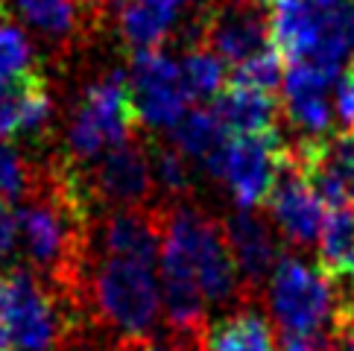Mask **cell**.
Segmentation results:
<instances>
[{"label":"cell","mask_w":354,"mask_h":351,"mask_svg":"<svg viewBox=\"0 0 354 351\" xmlns=\"http://www.w3.org/2000/svg\"><path fill=\"white\" fill-rule=\"evenodd\" d=\"M6 316L12 351H59L65 345L68 322L53 293L30 269H12L6 275Z\"/></svg>","instance_id":"52a82bcc"},{"label":"cell","mask_w":354,"mask_h":351,"mask_svg":"<svg viewBox=\"0 0 354 351\" xmlns=\"http://www.w3.org/2000/svg\"><path fill=\"white\" fill-rule=\"evenodd\" d=\"M100 255L153 263L161 255V208L111 211L100 222Z\"/></svg>","instance_id":"4fadbf2b"},{"label":"cell","mask_w":354,"mask_h":351,"mask_svg":"<svg viewBox=\"0 0 354 351\" xmlns=\"http://www.w3.org/2000/svg\"><path fill=\"white\" fill-rule=\"evenodd\" d=\"M225 234H229L232 252L237 260L240 278H243L246 296L252 305H258L263 293H267V281L275 269V263L281 260V234L272 225V220L261 211H234L223 220Z\"/></svg>","instance_id":"9c48e42d"},{"label":"cell","mask_w":354,"mask_h":351,"mask_svg":"<svg viewBox=\"0 0 354 351\" xmlns=\"http://www.w3.org/2000/svg\"><path fill=\"white\" fill-rule=\"evenodd\" d=\"M214 111L225 123V129L234 135L278 132V123L284 117V106L278 94L258 91V88L237 85V82L225 85V91L214 103Z\"/></svg>","instance_id":"9a60e30c"},{"label":"cell","mask_w":354,"mask_h":351,"mask_svg":"<svg viewBox=\"0 0 354 351\" xmlns=\"http://www.w3.org/2000/svg\"><path fill=\"white\" fill-rule=\"evenodd\" d=\"M129 91L138 123L147 129H173L187 115L191 97L185 91L182 68L161 50L132 53Z\"/></svg>","instance_id":"ba28073f"},{"label":"cell","mask_w":354,"mask_h":351,"mask_svg":"<svg viewBox=\"0 0 354 351\" xmlns=\"http://www.w3.org/2000/svg\"><path fill=\"white\" fill-rule=\"evenodd\" d=\"M199 351H281L270 319L255 307L232 310L211 322L199 340Z\"/></svg>","instance_id":"2e32d148"},{"label":"cell","mask_w":354,"mask_h":351,"mask_svg":"<svg viewBox=\"0 0 354 351\" xmlns=\"http://www.w3.org/2000/svg\"><path fill=\"white\" fill-rule=\"evenodd\" d=\"M263 302L281 336H334L339 284L299 255H284L275 263Z\"/></svg>","instance_id":"3957f363"},{"label":"cell","mask_w":354,"mask_h":351,"mask_svg":"<svg viewBox=\"0 0 354 351\" xmlns=\"http://www.w3.org/2000/svg\"><path fill=\"white\" fill-rule=\"evenodd\" d=\"M149 161H153V176L170 196V202H182V199L194 191V173L191 161H187L173 144L170 146H153L149 149Z\"/></svg>","instance_id":"d4e9b609"},{"label":"cell","mask_w":354,"mask_h":351,"mask_svg":"<svg viewBox=\"0 0 354 351\" xmlns=\"http://www.w3.org/2000/svg\"><path fill=\"white\" fill-rule=\"evenodd\" d=\"M91 3H94L97 9H103V6H109V3H118V0H91Z\"/></svg>","instance_id":"836d02e7"},{"label":"cell","mask_w":354,"mask_h":351,"mask_svg":"<svg viewBox=\"0 0 354 351\" xmlns=\"http://www.w3.org/2000/svg\"><path fill=\"white\" fill-rule=\"evenodd\" d=\"M32 176L27 170V161L9 141H0V196L3 199H21L30 191Z\"/></svg>","instance_id":"484cf974"},{"label":"cell","mask_w":354,"mask_h":351,"mask_svg":"<svg viewBox=\"0 0 354 351\" xmlns=\"http://www.w3.org/2000/svg\"><path fill=\"white\" fill-rule=\"evenodd\" d=\"M30 73H35L30 35L0 6V85L18 82L24 77H30Z\"/></svg>","instance_id":"603a6c76"},{"label":"cell","mask_w":354,"mask_h":351,"mask_svg":"<svg viewBox=\"0 0 354 351\" xmlns=\"http://www.w3.org/2000/svg\"><path fill=\"white\" fill-rule=\"evenodd\" d=\"M284 167L287 144L278 137V132L234 135L205 164L214 182H223L229 187L240 211H255L267 205Z\"/></svg>","instance_id":"5b68a950"},{"label":"cell","mask_w":354,"mask_h":351,"mask_svg":"<svg viewBox=\"0 0 354 351\" xmlns=\"http://www.w3.org/2000/svg\"><path fill=\"white\" fill-rule=\"evenodd\" d=\"M334 343L339 351H354V319L334 325Z\"/></svg>","instance_id":"1f68e13d"},{"label":"cell","mask_w":354,"mask_h":351,"mask_svg":"<svg viewBox=\"0 0 354 351\" xmlns=\"http://www.w3.org/2000/svg\"><path fill=\"white\" fill-rule=\"evenodd\" d=\"M115 351H185L179 343H161L153 336H126L115 345Z\"/></svg>","instance_id":"f1b7e54d"},{"label":"cell","mask_w":354,"mask_h":351,"mask_svg":"<svg viewBox=\"0 0 354 351\" xmlns=\"http://www.w3.org/2000/svg\"><path fill=\"white\" fill-rule=\"evenodd\" d=\"M334 111L346 129H354V59L343 68V73H339V79H337Z\"/></svg>","instance_id":"83f0119b"},{"label":"cell","mask_w":354,"mask_h":351,"mask_svg":"<svg viewBox=\"0 0 354 351\" xmlns=\"http://www.w3.org/2000/svg\"><path fill=\"white\" fill-rule=\"evenodd\" d=\"M334 73H328L308 61L287 68V79L281 88V106L287 123L299 132V137H328L334 126V106L328 103V85Z\"/></svg>","instance_id":"7c38bea8"},{"label":"cell","mask_w":354,"mask_h":351,"mask_svg":"<svg viewBox=\"0 0 354 351\" xmlns=\"http://www.w3.org/2000/svg\"><path fill=\"white\" fill-rule=\"evenodd\" d=\"M182 79H185V91L187 97L199 106L217 103V97L225 91L229 85V73H225V61L208 50L205 44L187 47V53L182 59Z\"/></svg>","instance_id":"44dd1931"},{"label":"cell","mask_w":354,"mask_h":351,"mask_svg":"<svg viewBox=\"0 0 354 351\" xmlns=\"http://www.w3.org/2000/svg\"><path fill=\"white\" fill-rule=\"evenodd\" d=\"M88 302L106 328L126 336H153L161 310V290L153 263L100 255L88 278Z\"/></svg>","instance_id":"7a4b0ae2"},{"label":"cell","mask_w":354,"mask_h":351,"mask_svg":"<svg viewBox=\"0 0 354 351\" xmlns=\"http://www.w3.org/2000/svg\"><path fill=\"white\" fill-rule=\"evenodd\" d=\"M290 161L296 164H319L339 182L348 202H354V129H343L328 137H296L287 144Z\"/></svg>","instance_id":"ac0fdd59"},{"label":"cell","mask_w":354,"mask_h":351,"mask_svg":"<svg viewBox=\"0 0 354 351\" xmlns=\"http://www.w3.org/2000/svg\"><path fill=\"white\" fill-rule=\"evenodd\" d=\"M322 208L325 202L319 199V193L313 191V184L305 179V173L287 155V167L267 202V217L272 220L281 240L293 252H308L310 246L319 243L322 222H325Z\"/></svg>","instance_id":"30bf717a"},{"label":"cell","mask_w":354,"mask_h":351,"mask_svg":"<svg viewBox=\"0 0 354 351\" xmlns=\"http://www.w3.org/2000/svg\"><path fill=\"white\" fill-rule=\"evenodd\" d=\"M346 319H354V278L348 281L346 290L339 287V307H337L334 325H337V322H346Z\"/></svg>","instance_id":"4dcf8cb0"},{"label":"cell","mask_w":354,"mask_h":351,"mask_svg":"<svg viewBox=\"0 0 354 351\" xmlns=\"http://www.w3.org/2000/svg\"><path fill=\"white\" fill-rule=\"evenodd\" d=\"M21 18L50 39H71L77 32V0H12Z\"/></svg>","instance_id":"7402d4cb"},{"label":"cell","mask_w":354,"mask_h":351,"mask_svg":"<svg viewBox=\"0 0 354 351\" xmlns=\"http://www.w3.org/2000/svg\"><path fill=\"white\" fill-rule=\"evenodd\" d=\"M161 246H170L194 272L208 307H255L246 296L225 222L191 202L161 208Z\"/></svg>","instance_id":"6da1fadb"},{"label":"cell","mask_w":354,"mask_h":351,"mask_svg":"<svg viewBox=\"0 0 354 351\" xmlns=\"http://www.w3.org/2000/svg\"><path fill=\"white\" fill-rule=\"evenodd\" d=\"M322 23H325V9L313 6L310 0H275L270 9L272 47L284 56V61L299 65L319 44Z\"/></svg>","instance_id":"5bb4252c"},{"label":"cell","mask_w":354,"mask_h":351,"mask_svg":"<svg viewBox=\"0 0 354 351\" xmlns=\"http://www.w3.org/2000/svg\"><path fill=\"white\" fill-rule=\"evenodd\" d=\"M185 0H126L120 6V35L135 53L138 50H158L176 27Z\"/></svg>","instance_id":"e0dca14e"},{"label":"cell","mask_w":354,"mask_h":351,"mask_svg":"<svg viewBox=\"0 0 354 351\" xmlns=\"http://www.w3.org/2000/svg\"><path fill=\"white\" fill-rule=\"evenodd\" d=\"M313 6H319V9H334V6H339V3H346V0H310Z\"/></svg>","instance_id":"d6a6232c"},{"label":"cell","mask_w":354,"mask_h":351,"mask_svg":"<svg viewBox=\"0 0 354 351\" xmlns=\"http://www.w3.org/2000/svg\"><path fill=\"white\" fill-rule=\"evenodd\" d=\"M21 246V214L12 211V205L0 202V260H12Z\"/></svg>","instance_id":"4316f807"},{"label":"cell","mask_w":354,"mask_h":351,"mask_svg":"<svg viewBox=\"0 0 354 351\" xmlns=\"http://www.w3.org/2000/svg\"><path fill=\"white\" fill-rule=\"evenodd\" d=\"M0 351H12L9 316H6V278L0 275Z\"/></svg>","instance_id":"f546056e"},{"label":"cell","mask_w":354,"mask_h":351,"mask_svg":"<svg viewBox=\"0 0 354 351\" xmlns=\"http://www.w3.org/2000/svg\"><path fill=\"white\" fill-rule=\"evenodd\" d=\"M141 126L132 106L129 77L120 70L106 73L82 91L68 129L71 161H100L106 153L129 144V135Z\"/></svg>","instance_id":"277c9868"},{"label":"cell","mask_w":354,"mask_h":351,"mask_svg":"<svg viewBox=\"0 0 354 351\" xmlns=\"http://www.w3.org/2000/svg\"><path fill=\"white\" fill-rule=\"evenodd\" d=\"M316 267L334 284H348L354 278V202L328 208Z\"/></svg>","instance_id":"d6986e66"},{"label":"cell","mask_w":354,"mask_h":351,"mask_svg":"<svg viewBox=\"0 0 354 351\" xmlns=\"http://www.w3.org/2000/svg\"><path fill=\"white\" fill-rule=\"evenodd\" d=\"M229 144V129L220 120V115L214 108H191L187 115L173 126V146L179 153L194 161V164L205 167L208 161Z\"/></svg>","instance_id":"ffe728a7"},{"label":"cell","mask_w":354,"mask_h":351,"mask_svg":"<svg viewBox=\"0 0 354 351\" xmlns=\"http://www.w3.org/2000/svg\"><path fill=\"white\" fill-rule=\"evenodd\" d=\"M319 351H339V348H337V343H328V345H322Z\"/></svg>","instance_id":"e575fe53"},{"label":"cell","mask_w":354,"mask_h":351,"mask_svg":"<svg viewBox=\"0 0 354 351\" xmlns=\"http://www.w3.org/2000/svg\"><path fill=\"white\" fill-rule=\"evenodd\" d=\"M153 184L156 176L149 153L129 141L106 153L100 161H94L88 193H91L94 202L111 205L115 211H126V208H144L149 196H153Z\"/></svg>","instance_id":"8fae6325"},{"label":"cell","mask_w":354,"mask_h":351,"mask_svg":"<svg viewBox=\"0 0 354 351\" xmlns=\"http://www.w3.org/2000/svg\"><path fill=\"white\" fill-rule=\"evenodd\" d=\"M270 41V6L261 0H211L194 15L187 30V47L205 44L232 68L272 47Z\"/></svg>","instance_id":"8992f818"},{"label":"cell","mask_w":354,"mask_h":351,"mask_svg":"<svg viewBox=\"0 0 354 351\" xmlns=\"http://www.w3.org/2000/svg\"><path fill=\"white\" fill-rule=\"evenodd\" d=\"M287 61L284 56L278 53L275 47H267L261 50L258 56L246 59L243 65L232 68L229 73V82H237V85H249V88H258V91H270V94H278L284 88V79H287Z\"/></svg>","instance_id":"cb8c5ba5"}]
</instances>
